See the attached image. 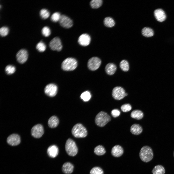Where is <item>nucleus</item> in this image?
<instances>
[{
	"instance_id": "f257e3e1",
	"label": "nucleus",
	"mask_w": 174,
	"mask_h": 174,
	"mask_svg": "<svg viewBox=\"0 0 174 174\" xmlns=\"http://www.w3.org/2000/svg\"><path fill=\"white\" fill-rule=\"evenodd\" d=\"M139 156L141 160L144 162L147 163L150 161L153 157L152 149L147 145L143 146L140 151Z\"/></svg>"
},
{
	"instance_id": "f03ea898",
	"label": "nucleus",
	"mask_w": 174,
	"mask_h": 174,
	"mask_svg": "<svg viewBox=\"0 0 174 174\" xmlns=\"http://www.w3.org/2000/svg\"><path fill=\"white\" fill-rule=\"evenodd\" d=\"M111 120L110 116L106 113L102 111L96 115L95 121L97 126L102 127L105 126Z\"/></svg>"
},
{
	"instance_id": "7ed1b4c3",
	"label": "nucleus",
	"mask_w": 174,
	"mask_h": 174,
	"mask_svg": "<svg viewBox=\"0 0 174 174\" xmlns=\"http://www.w3.org/2000/svg\"><path fill=\"white\" fill-rule=\"evenodd\" d=\"M72 133L73 136L77 138H84L87 135V131L85 127L81 123L75 125L72 130Z\"/></svg>"
},
{
	"instance_id": "20e7f679",
	"label": "nucleus",
	"mask_w": 174,
	"mask_h": 174,
	"mask_svg": "<svg viewBox=\"0 0 174 174\" xmlns=\"http://www.w3.org/2000/svg\"><path fill=\"white\" fill-rule=\"evenodd\" d=\"M65 149L67 154L71 156H75L78 152V148L76 143L70 138L68 139L66 141Z\"/></svg>"
},
{
	"instance_id": "39448f33",
	"label": "nucleus",
	"mask_w": 174,
	"mask_h": 174,
	"mask_svg": "<svg viewBox=\"0 0 174 174\" xmlns=\"http://www.w3.org/2000/svg\"><path fill=\"white\" fill-rule=\"evenodd\" d=\"M77 65V61L75 59L69 58L63 61L61 67L64 70L71 71L75 69Z\"/></svg>"
},
{
	"instance_id": "423d86ee",
	"label": "nucleus",
	"mask_w": 174,
	"mask_h": 174,
	"mask_svg": "<svg viewBox=\"0 0 174 174\" xmlns=\"http://www.w3.org/2000/svg\"><path fill=\"white\" fill-rule=\"evenodd\" d=\"M127 95L124 89L121 87H116L112 91V96L114 99L116 100H120Z\"/></svg>"
},
{
	"instance_id": "0eeeda50",
	"label": "nucleus",
	"mask_w": 174,
	"mask_h": 174,
	"mask_svg": "<svg viewBox=\"0 0 174 174\" xmlns=\"http://www.w3.org/2000/svg\"><path fill=\"white\" fill-rule=\"evenodd\" d=\"M101 60L99 58L94 57L89 59L87 63L88 68L92 71H95L100 66Z\"/></svg>"
},
{
	"instance_id": "6e6552de",
	"label": "nucleus",
	"mask_w": 174,
	"mask_h": 174,
	"mask_svg": "<svg viewBox=\"0 0 174 174\" xmlns=\"http://www.w3.org/2000/svg\"><path fill=\"white\" fill-rule=\"evenodd\" d=\"M44 132L43 127L40 124H37L34 126L31 130L32 135L34 137L37 138L41 137Z\"/></svg>"
},
{
	"instance_id": "1a4fd4ad",
	"label": "nucleus",
	"mask_w": 174,
	"mask_h": 174,
	"mask_svg": "<svg viewBox=\"0 0 174 174\" xmlns=\"http://www.w3.org/2000/svg\"><path fill=\"white\" fill-rule=\"evenodd\" d=\"M49 47L52 50L59 51L62 49V46L60 39L58 37L53 38L50 41Z\"/></svg>"
},
{
	"instance_id": "9d476101",
	"label": "nucleus",
	"mask_w": 174,
	"mask_h": 174,
	"mask_svg": "<svg viewBox=\"0 0 174 174\" xmlns=\"http://www.w3.org/2000/svg\"><path fill=\"white\" fill-rule=\"evenodd\" d=\"M58 87L57 86L54 84H50L47 85L45 87L44 91L48 96L53 97L57 94Z\"/></svg>"
},
{
	"instance_id": "9b49d317",
	"label": "nucleus",
	"mask_w": 174,
	"mask_h": 174,
	"mask_svg": "<svg viewBox=\"0 0 174 174\" xmlns=\"http://www.w3.org/2000/svg\"><path fill=\"white\" fill-rule=\"evenodd\" d=\"M28 57V52L24 49H22L19 51L16 55L17 61L21 64L24 63L26 61Z\"/></svg>"
},
{
	"instance_id": "f8f14e48",
	"label": "nucleus",
	"mask_w": 174,
	"mask_h": 174,
	"mask_svg": "<svg viewBox=\"0 0 174 174\" xmlns=\"http://www.w3.org/2000/svg\"><path fill=\"white\" fill-rule=\"evenodd\" d=\"M60 25L62 27L66 28H69L73 25L72 20L69 18L64 15H61L59 21Z\"/></svg>"
},
{
	"instance_id": "ddd939ff",
	"label": "nucleus",
	"mask_w": 174,
	"mask_h": 174,
	"mask_svg": "<svg viewBox=\"0 0 174 174\" xmlns=\"http://www.w3.org/2000/svg\"><path fill=\"white\" fill-rule=\"evenodd\" d=\"M7 142L9 145L15 146L19 145L21 142L20 136L16 134H13L9 136L7 138Z\"/></svg>"
},
{
	"instance_id": "4468645a",
	"label": "nucleus",
	"mask_w": 174,
	"mask_h": 174,
	"mask_svg": "<svg viewBox=\"0 0 174 174\" xmlns=\"http://www.w3.org/2000/svg\"><path fill=\"white\" fill-rule=\"evenodd\" d=\"M91 40V37L89 35L87 34H83L79 36L78 42L81 45L86 46L89 44Z\"/></svg>"
},
{
	"instance_id": "2eb2a0df",
	"label": "nucleus",
	"mask_w": 174,
	"mask_h": 174,
	"mask_svg": "<svg viewBox=\"0 0 174 174\" xmlns=\"http://www.w3.org/2000/svg\"><path fill=\"white\" fill-rule=\"evenodd\" d=\"M124 150L123 148L119 145H116L112 148L111 153L114 157H118L121 156L123 154Z\"/></svg>"
},
{
	"instance_id": "dca6fc26",
	"label": "nucleus",
	"mask_w": 174,
	"mask_h": 174,
	"mask_svg": "<svg viewBox=\"0 0 174 174\" xmlns=\"http://www.w3.org/2000/svg\"><path fill=\"white\" fill-rule=\"evenodd\" d=\"M154 16L158 21L162 22L164 21L166 18V15L164 12L161 9H156L154 12Z\"/></svg>"
},
{
	"instance_id": "f3484780",
	"label": "nucleus",
	"mask_w": 174,
	"mask_h": 174,
	"mask_svg": "<svg viewBox=\"0 0 174 174\" xmlns=\"http://www.w3.org/2000/svg\"><path fill=\"white\" fill-rule=\"evenodd\" d=\"M47 152L48 156L50 157L54 158L58 155L59 149L58 147L56 145H52L48 148Z\"/></svg>"
},
{
	"instance_id": "a211bd4d",
	"label": "nucleus",
	"mask_w": 174,
	"mask_h": 174,
	"mask_svg": "<svg viewBox=\"0 0 174 174\" xmlns=\"http://www.w3.org/2000/svg\"><path fill=\"white\" fill-rule=\"evenodd\" d=\"M74 166L70 162H66L63 165L62 169V172L65 174H70L73 172Z\"/></svg>"
},
{
	"instance_id": "6ab92c4d",
	"label": "nucleus",
	"mask_w": 174,
	"mask_h": 174,
	"mask_svg": "<svg viewBox=\"0 0 174 174\" xmlns=\"http://www.w3.org/2000/svg\"><path fill=\"white\" fill-rule=\"evenodd\" d=\"M130 130L132 134L137 135L140 134L142 132L143 129L139 124H134L131 126Z\"/></svg>"
},
{
	"instance_id": "aec40b11",
	"label": "nucleus",
	"mask_w": 174,
	"mask_h": 174,
	"mask_svg": "<svg viewBox=\"0 0 174 174\" xmlns=\"http://www.w3.org/2000/svg\"><path fill=\"white\" fill-rule=\"evenodd\" d=\"M116 69V66L114 64L112 63H108L105 67V71L106 73L109 75L114 74Z\"/></svg>"
},
{
	"instance_id": "412c9836",
	"label": "nucleus",
	"mask_w": 174,
	"mask_h": 174,
	"mask_svg": "<svg viewBox=\"0 0 174 174\" xmlns=\"http://www.w3.org/2000/svg\"><path fill=\"white\" fill-rule=\"evenodd\" d=\"M59 120L58 118L55 116H53L49 119L48 124L49 126L51 128L56 127L58 125Z\"/></svg>"
},
{
	"instance_id": "4be33fe9",
	"label": "nucleus",
	"mask_w": 174,
	"mask_h": 174,
	"mask_svg": "<svg viewBox=\"0 0 174 174\" xmlns=\"http://www.w3.org/2000/svg\"><path fill=\"white\" fill-rule=\"evenodd\" d=\"M130 116L133 118L139 120L143 117L144 114L143 112L140 110H135L131 112Z\"/></svg>"
},
{
	"instance_id": "5701e85b",
	"label": "nucleus",
	"mask_w": 174,
	"mask_h": 174,
	"mask_svg": "<svg viewBox=\"0 0 174 174\" xmlns=\"http://www.w3.org/2000/svg\"><path fill=\"white\" fill-rule=\"evenodd\" d=\"M165 172L164 167L160 165L155 166L152 171V174H165Z\"/></svg>"
},
{
	"instance_id": "b1692460",
	"label": "nucleus",
	"mask_w": 174,
	"mask_h": 174,
	"mask_svg": "<svg viewBox=\"0 0 174 174\" xmlns=\"http://www.w3.org/2000/svg\"><path fill=\"white\" fill-rule=\"evenodd\" d=\"M94 152L96 155L102 156L105 153L106 151L103 146L101 145H99L95 148Z\"/></svg>"
},
{
	"instance_id": "393cba45",
	"label": "nucleus",
	"mask_w": 174,
	"mask_h": 174,
	"mask_svg": "<svg viewBox=\"0 0 174 174\" xmlns=\"http://www.w3.org/2000/svg\"><path fill=\"white\" fill-rule=\"evenodd\" d=\"M142 33L144 36L147 37H151L154 35V32L152 29L148 27L144 28L142 30Z\"/></svg>"
},
{
	"instance_id": "a878e982",
	"label": "nucleus",
	"mask_w": 174,
	"mask_h": 174,
	"mask_svg": "<svg viewBox=\"0 0 174 174\" xmlns=\"http://www.w3.org/2000/svg\"><path fill=\"white\" fill-rule=\"evenodd\" d=\"M104 23L106 26L110 28L113 27L115 24L114 20L110 17H106L104 20Z\"/></svg>"
},
{
	"instance_id": "bb28decb",
	"label": "nucleus",
	"mask_w": 174,
	"mask_h": 174,
	"mask_svg": "<svg viewBox=\"0 0 174 174\" xmlns=\"http://www.w3.org/2000/svg\"><path fill=\"white\" fill-rule=\"evenodd\" d=\"M120 66L121 69L124 71L127 72L129 69V63L126 60H123L121 61L120 64Z\"/></svg>"
},
{
	"instance_id": "cd10ccee",
	"label": "nucleus",
	"mask_w": 174,
	"mask_h": 174,
	"mask_svg": "<svg viewBox=\"0 0 174 174\" xmlns=\"http://www.w3.org/2000/svg\"><path fill=\"white\" fill-rule=\"evenodd\" d=\"M102 0H92L90 2V5L93 8H97L100 7L102 5Z\"/></svg>"
},
{
	"instance_id": "c85d7f7f",
	"label": "nucleus",
	"mask_w": 174,
	"mask_h": 174,
	"mask_svg": "<svg viewBox=\"0 0 174 174\" xmlns=\"http://www.w3.org/2000/svg\"><path fill=\"white\" fill-rule=\"evenodd\" d=\"M90 174H104V172L101 167H96L91 169L90 172Z\"/></svg>"
},
{
	"instance_id": "c756f323",
	"label": "nucleus",
	"mask_w": 174,
	"mask_h": 174,
	"mask_svg": "<svg viewBox=\"0 0 174 174\" xmlns=\"http://www.w3.org/2000/svg\"><path fill=\"white\" fill-rule=\"evenodd\" d=\"M80 97L84 101L86 102L88 101L90 99L91 95L89 91H86L81 94Z\"/></svg>"
},
{
	"instance_id": "7c9ffc66",
	"label": "nucleus",
	"mask_w": 174,
	"mask_h": 174,
	"mask_svg": "<svg viewBox=\"0 0 174 174\" xmlns=\"http://www.w3.org/2000/svg\"><path fill=\"white\" fill-rule=\"evenodd\" d=\"M36 48L39 51L43 52L45 50L46 46L44 42L41 41L37 44L36 46Z\"/></svg>"
},
{
	"instance_id": "2f4dec72",
	"label": "nucleus",
	"mask_w": 174,
	"mask_h": 174,
	"mask_svg": "<svg viewBox=\"0 0 174 174\" xmlns=\"http://www.w3.org/2000/svg\"><path fill=\"white\" fill-rule=\"evenodd\" d=\"M40 15L42 19H45L49 17L50 13L47 9L44 8L40 10Z\"/></svg>"
},
{
	"instance_id": "473e14b6",
	"label": "nucleus",
	"mask_w": 174,
	"mask_h": 174,
	"mask_svg": "<svg viewBox=\"0 0 174 174\" xmlns=\"http://www.w3.org/2000/svg\"><path fill=\"white\" fill-rule=\"evenodd\" d=\"M16 70L15 67L12 65H8L5 68V71L7 74L10 75L14 73Z\"/></svg>"
},
{
	"instance_id": "72a5a7b5",
	"label": "nucleus",
	"mask_w": 174,
	"mask_h": 174,
	"mask_svg": "<svg viewBox=\"0 0 174 174\" xmlns=\"http://www.w3.org/2000/svg\"><path fill=\"white\" fill-rule=\"evenodd\" d=\"M61 15L58 12H55L53 13L51 17V19L54 22H57L59 21Z\"/></svg>"
},
{
	"instance_id": "f704fd0d",
	"label": "nucleus",
	"mask_w": 174,
	"mask_h": 174,
	"mask_svg": "<svg viewBox=\"0 0 174 174\" xmlns=\"http://www.w3.org/2000/svg\"><path fill=\"white\" fill-rule=\"evenodd\" d=\"M42 35L48 37L51 34V31L49 28L47 26L44 27L42 30Z\"/></svg>"
},
{
	"instance_id": "c9c22d12",
	"label": "nucleus",
	"mask_w": 174,
	"mask_h": 174,
	"mask_svg": "<svg viewBox=\"0 0 174 174\" xmlns=\"http://www.w3.org/2000/svg\"><path fill=\"white\" fill-rule=\"evenodd\" d=\"M132 107L129 104H125L122 105L121 107L122 111L124 112L129 111L131 109Z\"/></svg>"
},
{
	"instance_id": "e433bc0d",
	"label": "nucleus",
	"mask_w": 174,
	"mask_h": 174,
	"mask_svg": "<svg viewBox=\"0 0 174 174\" xmlns=\"http://www.w3.org/2000/svg\"><path fill=\"white\" fill-rule=\"evenodd\" d=\"M8 32L9 29L7 27H2L0 29V34L2 36H6L8 34Z\"/></svg>"
},
{
	"instance_id": "4c0bfd02",
	"label": "nucleus",
	"mask_w": 174,
	"mask_h": 174,
	"mask_svg": "<svg viewBox=\"0 0 174 174\" xmlns=\"http://www.w3.org/2000/svg\"><path fill=\"white\" fill-rule=\"evenodd\" d=\"M111 115L116 118L119 116L120 114V111L117 109H114L112 110L111 112Z\"/></svg>"
},
{
	"instance_id": "58836bf2",
	"label": "nucleus",
	"mask_w": 174,
	"mask_h": 174,
	"mask_svg": "<svg viewBox=\"0 0 174 174\" xmlns=\"http://www.w3.org/2000/svg\"><path fill=\"white\" fill-rule=\"evenodd\" d=\"M173 156H174V152H173Z\"/></svg>"
}]
</instances>
